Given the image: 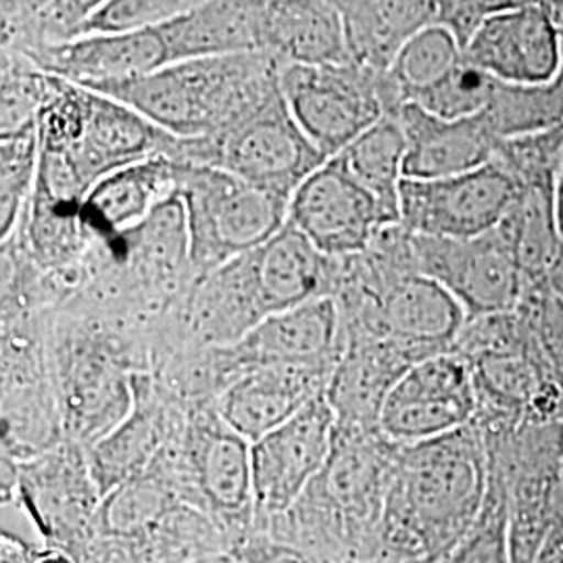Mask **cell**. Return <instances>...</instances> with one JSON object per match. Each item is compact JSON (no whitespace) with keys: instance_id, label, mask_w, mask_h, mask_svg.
I'll return each instance as SVG.
<instances>
[{"instance_id":"cell-1","label":"cell","mask_w":563,"mask_h":563,"mask_svg":"<svg viewBox=\"0 0 563 563\" xmlns=\"http://www.w3.org/2000/svg\"><path fill=\"white\" fill-rule=\"evenodd\" d=\"M488 495L483 430L470 423L401 446L384 501L376 563H441L474 532Z\"/></svg>"},{"instance_id":"cell-2","label":"cell","mask_w":563,"mask_h":563,"mask_svg":"<svg viewBox=\"0 0 563 563\" xmlns=\"http://www.w3.org/2000/svg\"><path fill=\"white\" fill-rule=\"evenodd\" d=\"M255 53L186 60L136 80L97 86L90 92L128 104L174 139H199L253 113L265 101Z\"/></svg>"},{"instance_id":"cell-3","label":"cell","mask_w":563,"mask_h":563,"mask_svg":"<svg viewBox=\"0 0 563 563\" xmlns=\"http://www.w3.org/2000/svg\"><path fill=\"white\" fill-rule=\"evenodd\" d=\"M253 444L223 422L216 402L186 409L184 422L159 462L180 501L220 526L239 551L255 530Z\"/></svg>"},{"instance_id":"cell-4","label":"cell","mask_w":563,"mask_h":563,"mask_svg":"<svg viewBox=\"0 0 563 563\" xmlns=\"http://www.w3.org/2000/svg\"><path fill=\"white\" fill-rule=\"evenodd\" d=\"M38 134L42 153L65 162L84 199L101 178L157 157L163 139H174L128 104L69 81L41 111Z\"/></svg>"},{"instance_id":"cell-5","label":"cell","mask_w":563,"mask_h":563,"mask_svg":"<svg viewBox=\"0 0 563 563\" xmlns=\"http://www.w3.org/2000/svg\"><path fill=\"white\" fill-rule=\"evenodd\" d=\"M190 257L223 267L260 249L288 222L290 197L242 180L216 165H178Z\"/></svg>"},{"instance_id":"cell-6","label":"cell","mask_w":563,"mask_h":563,"mask_svg":"<svg viewBox=\"0 0 563 563\" xmlns=\"http://www.w3.org/2000/svg\"><path fill=\"white\" fill-rule=\"evenodd\" d=\"M0 495L2 511L25 514L42 544L78 562L99 537L102 495L80 444L63 441L25 462L2 457Z\"/></svg>"},{"instance_id":"cell-7","label":"cell","mask_w":563,"mask_h":563,"mask_svg":"<svg viewBox=\"0 0 563 563\" xmlns=\"http://www.w3.org/2000/svg\"><path fill=\"white\" fill-rule=\"evenodd\" d=\"M278 88L290 120L325 162L388 115L384 76L355 65L288 63Z\"/></svg>"},{"instance_id":"cell-8","label":"cell","mask_w":563,"mask_h":563,"mask_svg":"<svg viewBox=\"0 0 563 563\" xmlns=\"http://www.w3.org/2000/svg\"><path fill=\"white\" fill-rule=\"evenodd\" d=\"M399 449L380 428L336 422L328 462L309 484L344 523L357 563L378 562L384 501Z\"/></svg>"},{"instance_id":"cell-9","label":"cell","mask_w":563,"mask_h":563,"mask_svg":"<svg viewBox=\"0 0 563 563\" xmlns=\"http://www.w3.org/2000/svg\"><path fill=\"white\" fill-rule=\"evenodd\" d=\"M411 255L416 272L444 286L467 318L516 311L522 301V269L499 225L470 241L411 234Z\"/></svg>"},{"instance_id":"cell-10","label":"cell","mask_w":563,"mask_h":563,"mask_svg":"<svg viewBox=\"0 0 563 563\" xmlns=\"http://www.w3.org/2000/svg\"><path fill=\"white\" fill-rule=\"evenodd\" d=\"M478 393L472 365L457 353H443L411 365L393 386L378 428L399 446L434 441L476 422Z\"/></svg>"},{"instance_id":"cell-11","label":"cell","mask_w":563,"mask_h":563,"mask_svg":"<svg viewBox=\"0 0 563 563\" xmlns=\"http://www.w3.org/2000/svg\"><path fill=\"white\" fill-rule=\"evenodd\" d=\"M518 197V186L497 163L439 180H402L399 211L405 232L470 241L495 230Z\"/></svg>"},{"instance_id":"cell-12","label":"cell","mask_w":563,"mask_h":563,"mask_svg":"<svg viewBox=\"0 0 563 563\" xmlns=\"http://www.w3.org/2000/svg\"><path fill=\"white\" fill-rule=\"evenodd\" d=\"M325 260L297 228L286 223L260 249L223 265L222 288L232 292L234 301H242L253 330L269 316L325 297Z\"/></svg>"},{"instance_id":"cell-13","label":"cell","mask_w":563,"mask_h":563,"mask_svg":"<svg viewBox=\"0 0 563 563\" xmlns=\"http://www.w3.org/2000/svg\"><path fill=\"white\" fill-rule=\"evenodd\" d=\"M336 413L325 393L253 444L255 526L290 509L328 462Z\"/></svg>"},{"instance_id":"cell-14","label":"cell","mask_w":563,"mask_h":563,"mask_svg":"<svg viewBox=\"0 0 563 563\" xmlns=\"http://www.w3.org/2000/svg\"><path fill=\"white\" fill-rule=\"evenodd\" d=\"M286 223L328 260L363 253L380 230L393 228L378 201L336 159H328L299 184Z\"/></svg>"},{"instance_id":"cell-15","label":"cell","mask_w":563,"mask_h":563,"mask_svg":"<svg viewBox=\"0 0 563 563\" xmlns=\"http://www.w3.org/2000/svg\"><path fill=\"white\" fill-rule=\"evenodd\" d=\"M323 163L322 155L290 120L278 95L276 101L263 102L253 113L228 128L216 167L292 197L299 184Z\"/></svg>"},{"instance_id":"cell-16","label":"cell","mask_w":563,"mask_h":563,"mask_svg":"<svg viewBox=\"0 0 563 563\" xmlns=\"http://www.w3.org/2000/svg\"><path fill=\"white\" fill-rule=\"evenodd\" d=\"M467 316L432 278L405 274L369 292L367 325L357 336L399 342L420 360L451 353Z\"/></svg>"},{"instance_id":"cell-17","label":"cell","mask_w":563,"mask_h":563,"mask_svg":"<svg viewBox=\"0 0 563 563\" xmlns=\"http://www.w3.org/2000/svg\"><path fill=\"white\" fill-rule=\"evenodd\" d=\"M463 59L501 84H547L562 71L563 36L544 2H514L484 23Z\"/></svg>"},{"instance_id":"cell-18","label":"cell","mask_w":563,"mask_h":563,"mask_svg":"<svg viewBox=\"0 0 563 563\" xmlns=\"http://www.w3.org/2000/svg\"><path fill=\"white\" fill-rule=\"evenodd\" d=\"M132 390L130 413L107 437L86 449L102 499L159 460L163 449L178 434L188 409L139 376L132 378Z\"/></svg>"},{"instance_id":"cell-19","label":"cell","mask_w":563,"mask_h":563,"mask_svg":"<svg viewBox=\"0 0 563 563\" xmlns=\"http://www.w3.org/2000/svg\"><path fill=\"white\" fill-rule=\"evenodd\" d=\"M341 313L330 297L305 302L257 323L232 355L234 378L265 365L328 367L341 360Z\"/></svg>"},{"instance_id":"cell-20","label":"cell","mask_w":563,"mask_h":563,"mask_svg":"<svg viewBox=\"0 0 563 563\" xmlns=\"http://www.w3.org/2000/svg\"><path fill=\"white\" fill-rule=\"evenodd\" d=\"M330 374L328 367H253L223 388L216 407L223 422L255 444L323 395Z\"/></svg>"},{"instance_id":"cell-21","label":"cell","mask_w":563,"mask_h":563,"mask_svg":"<svg viewBox=\"0 0 563 563\" xmlns=\"http://www.w3.org/2000/svg\"><path fill=\"white\" fill-rule=\"evenodd\" d=\"M390 115L399 120L407 139L405 180L451 178L493 163L497 139L484 115L444 121L411 102H402Z\"/></svg>"},{"instance_id":"cell-22","label":"cell","mask_w":563,"mask_h":563,"mask_svg":"<svg viewBox=\"0 0 563 563\" xmlns=\"http://www.w3.org/2000/svg\"><path fill=\"white\" fill-rule=\"evenodd\" d=\"M51 76L86 90L136 80L169 65L159 27L134 34H90L59 42L41 53Z\"/></svg>"},{"instance_id":"cell-23","label":"cell","mask_w":563,"mask_h":563,"mask_svg":"<svg viewBox=\"0 0 563 563\" xmlns=\"http://www.w3.org/2000/svg\"><path fill=\"white\" fill-rule=\"evenodd\" d=\"M418 362L422 360L399 342L355 336L342 351L325 386L336 422L378 428L388 393Z\"/></svg>"},{"instance_id":"cell-24","label":"cell","mask_w":563,"mask_h":563,"mask_svg":"<svg viewBox=\"0 0 563 563\" xmlns=\"http://www.w3.org/2000/svg\"><path fill=\"white\" fill-rule=\"evenodd\" d=\"M344 23L351 65L386 76L407 42L437 20V2L426 0H360L336 2Z\"/></svg>"},{"instance_id":"cell-25","label":"cell","mask_w":563,"mask_h":563,"mask_svg":"<svg viewBox=\"0 0 563 563\" xmlns=\"http://www.w3.org/2000/svg\"><path fill=\"white\" fill-rule=\"evenodd\" d=\"M260 7L262 2H195L159 27L169 65L257 53Z\"/></svg>"},{"instance_id":"cell-26","label":"cell","mask_w":563,"mask_h":563,"mask_svg":"<svg viewBox=\"0 0 563 563\" xmlns=\"http://www.w3.org/2000/svg\"><path fill=\"white\" fill-rule=\"evenodd\" d=\"M260 34L290 65H351L336 2H262Z\"/></svg>"},{"instance_id":"cell-27","label":"cell","mask_w":563,"mask_h":563,"mask_svg":"<svg viewBox=\"0 0 563 563\" xmlns=\"http://www.w3.org/2000/svg\"><path fill=\"white\" fill-rule=\"evenodd\" d=\"M176 180L178 165L157 155L101 178L88 190L84 209L104 230H125L142 222Z\"/></svg>"},{"instance_id":"cell-28","label":"cell","mask_w":563,"mask_h":563,"mask_svg":"<svg viewBox=\"0 0 563 563\" xmlns=\"http://www.w3.org/2000/svg\"><path fill=\"white\" fill-rule=\"evenodd\" d=\"M407 155V139L395 115H384L376 125L355 142H351L334 159L344 172L383 207L386 220L393 225L401 223L399 190L405 180L402 165Z\"/></svg>"},{"instance_id":"cell-29","label":"cell","mask_w":563,"mask_h":563,"mask_svg":"<svg viewBox=\"0 0 563 563\" xmlns=\"http://www.w3.org/2000/svg\"><path fill=\"white\" fill-rule=\"evenodd\" d=\"M499 228L520 263L523 290L549 284L551 269L563 251L555 222V190L518 188V197Z\"/></svg>"},{"instance_id":"cell-30","label":"cell","mask_w":563,"mask_h":563,"mask_svg":"<svg viewBox=\"0 0 563 563\" xmlns=\"http://www.w3.org/2000/svg\"><path fill=\"white\" fill-rule=\"evenodd\" d=\"M125 541L139 563H190L234 551L220 526L190 505H176L141 534Z\"/></svg>"},{"instance_id":"cell-31","label":"cell","mask_w":563,"mask_h":563,"mask_svg":"<svg viewBox=\"0 0 563 563\" xmlns=\"http://www.w3.org/2000/svg\"><path fill=\"white\" fill-rule=\"evenodd\" d=\"M176 505H184L180 495L157 460L144 474L121 484L102 499L99 537H136Z\"/></svg>"},{"instance_id":"cell-32","label":"cell","mask_w":563,"mask_h":563,"mask_svg":"<svg viewBox=\"0 0 563 563\" xmlns=\"http://www.w3.org/2000/svg\"><path fill=\"white\" fill-rule=\"evenodd\" d=\"M497 141L537 134L563 125V65L555 80L537 86L497 81L493 101L483 113Z\"/></svg>"},{"instance_id":"cell-33","label":"cell","mask_w":563,"mask_h":563,"mask_svg":"<svg viewBox=\"0 0 563 563\" xmlns=\"http://www.w3.org/2000/svg\"><path fill=\"white\" fill-rule=\"evenodd\" d=\"M463 60V51L455 38L444 30L443 25L432 23L418 32L401 55L384 76L386 95L390 102V113L401 104L409 95L420 92L423 88L443 80Z\"/></svg>"},{"instance_id":"cell-34","label":"cell","mask_w":563,"mask_h":563,"mask_svg":"<svg viewBox=\"0 0 563 563\" xmlns=\"http://www.w3.org/2000/svg\"><path fill=\"white\" fill-rule=\"evenodd\" d=\"M495 78L463 59L443 80L409 95L402 102L418 104L426 113L439 120H470L483 115L488 109L495 95Z\"/></svg>"},{"instance_id":"cell-35","label":"cell","mask_w":563,"mask_h":563,"mask_svg":"<svg viewBox=\"0 0 563 563\" xmlns=\"http://www.w3.org/2000/svg\"><path fill=\"white\" fill-rule=\"evenodd\" d=\"M493 163H497L518 188L555 190L563 163V125L497 141Z\"/></svg>"},{"instance_id":"cell-36","label":"cell","mask_w":563,"mask_h":563,"mask_svg":"<svg viewBox=\"0 0 563 563\" xmlns=\"http://www.w3.org/2000/svg\"><path fill=\"white\" fill-rule=\"evenodd\" d=\"M38 125L21 130L0 142V234L2 239L15 225L21 202L41 165Z\"/></svg>"},{"instance_id":"cell-37","label":"cell","mask_w":563,"mask_h":563,"mask_svg":"<svg viewBox=\"0 0 563 563\" xmlns=\"http://www.w3.org/2000/svg\"><path fill=\"white\" fill-rule=\"evenodd\" d=\"M195 2L174 0H109L97 4L80 21L81 34H134L157 30L186 13Z\"/></svg>"},{"instance_id":"cell-38","label":"cell","mask_w":563,"mask_h":563,"mask_svg":"<svg viewBox=\"0 0 563 563\" xmlns=\"http://www.w3.org/2000/svg\"><path fill=\"white\" fill-rule=\"evenodd\" d=\"M544 363L563 380V297L549 284L526 288L516 309Z\"/></svg>"},{"instance_id":"cell-39","label":"cell","mask_w":563,"mask_h":563,"mask_svg":"<svg viewBox=\"0 0 563 563\" xmlns=\"http://www.w3.org/2000/svg\"><path fill=\"white\" fill-rule=\"evenodd\" d=\"M514 2H495V0H446L437 2V20L444 30L455 38L460 48L465 51L470 42L476 38L486 21L493 15L509 9Z\"/></svg>"},{"instance_id":"cell-40","label":"cell","mask_w":563,"mask_h":563,"mask_svg":"<svg viewBox=\"0 0 563 563\" xmlns=\"http://www.w3.org/2000/svg\"><path fill=\"white\" fill-rule=\"evenodd\" d=\"M236 553L241 555L244 563H353L334 562V560H323V558L302 553L299 549H292L288 544L269 539L263 532H253Z\"/></svg>"},{"instance_id":"cell-41","label":"cell","mask_w":563,"mask_h":563,"mask_svg":"<svg viewBox=\"0 0 563 563\" xmlns=\"http://www.w3.org/2000/svg\"><path fill=\"white\" fill-rule=\"evenodd\" d=\"M41 544L27 541L15 530L2 526V530H0V563H36Z\"/></svg>"},{"instance_id":"cell-42","label":"cell","mask_w":563,"mask_h":563,"mask_svg":"<svg viewBox=\"0 0 563 563\" xmlns=\"http://www.w3.org/2000/svg\"><path fill=\"white\" fill-rule=\"evenodd\" d=\"M530 563H563V522L544 534Z\"/></svg>"},{"instance_id":"cell-43","label":"cell","mask_w":563,"mask_h":563,"mask_svg":"<svg viewBox=\"0 0 563 563\" xmlns=\"http://www.w3.org/2000/svg\"><path fill=\"white\" fill-rule=\"evenodd\" d=\"M36 563H80L76 558H71L69 553L60 551V549H53V547H46L41 544V551L36 555Z\"/></svg>"},{"instance_id":"cell-44","label":"cell","mask_w":563,"mask_h":563,"mask_svg":"<svg viewBox=\"0 0 563 563\" xmlns=\"http://www.w3.org/2000/svg\"><path fill=\"white\" fill-rule=\"evenodd\" d=\"M555 222H558V232L563 242V163L555 181Z\"/></svg>"},{"instance_id":"cell-45","label":"cell","mask_w":563,"mask_h":563,"mask_svg":"<svg viewBox=\"0 0 563 563\" xmlns=\"http://www.w3.org/2000/svg\"><path fill=\"white\" fill-rule=\"evenodd\" d=\"M551 501L553 507L562 514L563 518V455L560 457V467H558V478L553 484V490H551Z\"/></svg>"},{"instance_id":"cell-46","label":"cell","mask_w":563,"mask_h":563,"mask_svg":"<svg viewBox=\"0 0 563 563\" xmlns=\"http://www.w3.org/2000/svg\"><path fill=\"white\" fill-rule=\"evenodd\" d=\"M190 563H244V560L236 551H222V553H213V555H207V558Z\"/></svg>"},{"instance_id":"cell-47","label":"cell","mask_w":563,"mask_h":563,"mask_svg":"<svg viewBox=\"0 0 563 563\" xmlns=\"http://www.w3.org/2000/svg\"><path fill=\"white\" fill-rule=\"evenodd\" d=\"M549 286L563 297V251L562 255L558 257V262L553 265V269H551V276H549Z\"/></svg>"},{"instance_id":"cell-48","label":"cell","mask_w":563,"mask_h":563,"mask_svg":"<svg viewBox=\"0 0 563 563\" xmlns=\"http://www.w3.org/2000/svg\"><path fill=\"white\" fill-rule=\"evenodd\" d=\"M544 7L549 11V18L563 36V2H544Z\"/></svg>"}]
</instances>
